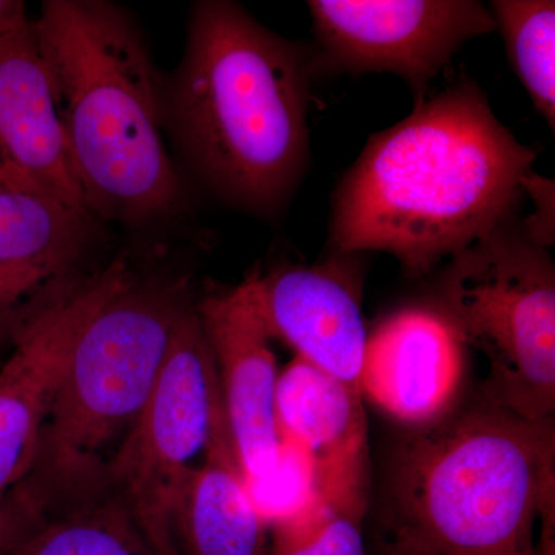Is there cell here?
<instances>
[{
    "instance_id": "cell-23",
    "label": "cell",
    "mask_w": 555,
    "mask_h": 555,
    "mask_svg": "<svg viewBox=\"0 0 555 555\" xmlns=\"http://www.w3.org/2000/svg\"><path fill=\"white\" fill-rule=\"evenodd\" d=\"M369 555H420V554L404 553V551L390 550V547L378 545V553H377V551H375V553H372Z\"/></svg>"
},
{
    "instance_id": "cell-5",
    "label": "cell",
    "mask_w": 555,
    "mask_h": 555,
    "mask_svg": "<svg viewBox=\"0 0 555 555\" xmlns=\"http://www.w3.org/2000/svg\"><path fill=\"white\" fill-rule=\"evenodd\" d=\"M189 306L182 284L139 280L131 269L109 292L69 349L28 485L46 496L100 488L158 383Z\"/></svg>"
},
{
    "instance_id": "cell-17",
    "label": "cell",
    "mask_w": 555,
    "mask_h": 555,
    "mask_svg": "<svg viewBox=\"0 0 555 555\" xmlns=\"http://www.w3.org/2000/svg\"><path fill=\"white\" fill-rule=\"evenodd\" d=\"M42 502L38 520L10 555H166L101 486Z\"/></svg>"
},
{
    "instance_id": "cell-20",
    "label": "cell",
    "mask_w": 555,
    "mask_h": 555,
    "mask_svg": "<svg viewBox=\"0 0 555 555\" xmlns=\"http://www.w3.org/2000/svg\"><path fill=\"white\" fill-rule=\"evenodd\" d=\"M246 481L269 531L295 524L323 500L309 456L284 440L275 466L264 476Z\"/></svg>"
},
{
    "instance_id": "cell-9",
    "label": "cell",
    "mask_w": 555,
    "mask_h": 555,
    "mask_svg": "<svg viewBox=\"0 0 555 555\" xmlns=\"http://www.w3.org/2000/svg\"><path fill=\"white\" fill-rule=\"evenodd\" d=\"M102 222L0 170V341L96 275Z\"/></svg>"
},
{
    "instance_id": "cell-7",
    "label": "cell",
    "mask_w": 555,
    "mask_h": 555,
    "mask_svg": "<svg viewBox=\"0 0 555 555\" xmlns=\"http://www.w3.org/2000/svg\"><path fill=\"white\" fill-rule=\"evenodd\" d=\"M225 411L196 305L179 317L158 383L102 476L101 488L160 553L178 555L173 520L185 481Z\"/></svg>"
},
{
    "instance_id": "cell-21",
    "label": "cell",
    "mask_w": 555,
    "mask_h": 555,
    "mask_svg": "<svg viewBox=\"0 0 555 555\" xmlns=\"http://www.w3.org/2000/svg\"><path fill=\"white\" fill-rule=\"evenodd\" d=\"M42 506V496L27 483L0 499V555H10L38 520Z\"/></svg>"
},
{
    "instance_id": "cell-19",
    "label": "cell",
    "mask_w": 555,
    "mask_h": 555,
    "mask_svg": "<svg viewBox=\"0 0 555 555\" xmlns=\"http://www.w3.org/2000/svg\"><path fill=\"white\" fill-rule=\"evenodd\" d=\"M367 500L321 502L295 524L275 529L268 555H369L364 540Z\"/></svg>"
},
{
    "instance_id": "cell-1",
    "label": "cell",
    "mask_w": 555,
    "mask_h": 555,
    "mask_svg": "<svg viewBox=\"0 0 555 555\" xmlns=\"http://www.w3.org/2000/svg\"><path fill=\"white\" fill-rule=\"evenodd\" d=\"M535 156L473 80H456L372 134L335 193L331 246L425 275L513 219Z\"/></svg>"
},
{
    "instance_id": "cell-15",
    "label": "cell",
    "mask_w": 555,
    "mask_h": 555,
    "mask_svg": "<svg viewBox=\"0 0 555 555\" xmlns=\"http://www.w3.org/2000/svg\"><path fill=\"white\" fill-rule=\"evenodd\" d=\"M463 346L430 309H404L369 337L361 393L408 427L434 422L462 398Z\"/></svg>"
},
{
    "instance_id": "cell-18",
    "label": "cell",
    "mask_w": 555,
    "mask_h": 555,
    "mask_svg": "<svg viewBox=\"0 0 555 555\" xmlns=\"http://www.w3.org/2000/svg\"><path fill=\"white\" fill-rule=\"evenodd\" d=\"M491 14L511 65L551 129L555 124V3L495 0Z\"/></svg>"
},
{
    "instance_id": "cell-14",
    "label": "cell",
    "mask_w": 555,
    "mask_h": 555,
    "mask_svg": "<svg viewBox=\"0 0 555 555\" xmlns=\"http://www.w3.org/2000/svg\"><path fill=\"white\" fill-rule=\"evenodd\" d=\"M275 415L281 440L312 462L324 502L367 500V425L360 390L295 357L278 377Z\"/></svg>"
},
{
    "instance_id": "cell-22",
    "label": "cell",
    "mask_w": 555,
    "mask_h": 555,
    "mask_svg": "<svg viewBox=\"0 0 555 555\" xmlns=\"http://www.w3.org/2000/svg\"><path fill=\"white\" fill-rule=\"evenodd\" d=\"M30 21L27 7L20 0H0V38L14 28L27 24Z\"/></svg>"
},
{
    "instance_id": "cell-13",
    "label": "cell",
    "mask_w": 555,
    "mask_h": 555,
    "mask_svg": "<svg viewBox=\"0 0 555 555\" xmlns=\"http://www.w3.org/2000/svg\"><path fill=\"white\" fill-rule=\"evenodd\" d=\"M0 166L39 192L90 211L31 20L0 38Z\"/></svg>"
},
{
    "instance_id": "cell-2",
    "label": "cell",
    "mask_w": 555,
    "mask_h": 555,
    "mask_svg": "<svg viewBox=\"0 0 555 555\" xmlns=\"http://www.w3.org/2000/svg\"><path fill=\"white\" fill-rule=\"evenodd\" d=\"M312 62L238 3L190 14L178 68L164 82V126L217 192L255 214L286 206L309 158Z\"/></svg>"
},
{
    "instance_id": "cell-6",
    "label": "cell",
    "mask_w": 555,
    "mask_h": 555,
    "mask_svg": "<svg viewBox=\"0 0 555 555\" xmlns=\"http://www.w3.org/2000/svg\"><path fill=\"white\" fill-rule=\"evenodd\" d=\"M430 310L488 375L477 392L529 422L554 418L555 269L547 248L511 219L454 257Z\"/></svg>"
},
{
    "instance_id": "cell-3",
    "label": "cell",
    "mask_w": 555,
    "mask_h": 555,
    "mask_svg": "<svg viewBox=\"0 0 555 555\" xmlns=\"http://www.w3.org/2000/svg\"><path fill=\"white\" fill-rule=\"evenodd\" d=\"M554 418L529 422L476 393L408 427L387 460L379 546L420 555H540L554 516Z\"/></svg>"
},
{
    "instance_id": "cell-24",
    "label": "cell",
    "mask_w": 555,
    "mask_h": 555,
    "mask_svg": "<svg viewBox=\"0 0 555 555\" xmlns=\"http://www.w3.org/2000/svg\"><path fill=\"white\" fill-rule=\"evenodd\" d=\"M3 341H0V345H2Z\"/></svg>"
},
{
    "instance_id": "cell-4",
    "label": "cell",
    "mask_w": 555,
    "mask_h": 555,
    "mask_svg": "<svg viewBox=\"0 0 555 555\" xmlns=\"http://www.w3.org/2000/svg\"><path fill=\"white\" fill-rule=\"evenodd\" d=\"M33 30L90 214L133 228L181 215L189 199L164 144L163 80L137 22L102 0H47Z\"/></svg>"
},
{
    "instance_id": "cell-11",
    "label": "cell",
    "mask_w": 555,
    "mask_h": 555,
    "mask_svg": "<svg viewBox=\"0 0 555 555\" xmlns=\"http://www.w3.org/2000/svg\"><path fill=\"white\" fill-rule=\"evenodd\" d=\"M247 278L272 338L361 392L369 335L353 254L317 266L254 270Z\"/></svg>"
},
{
    "instance_id": "cell-12",
    "label": "cell",
    "mask_w": 555,
    "mask_h": 555,
    "mask_svg": "<svg viewBox=\"0 0 555 555\" xmlns=\"http://www.w3.org/2000/svg\"><path fill=\"white\" fill-rule=\"evenodd\" d=\"M217 366L233 449L246 480L268 474L280 455L275 415L280 372L248 278L229 291L210 292L196 305Z\"/></svg>"
},
{
    "instance_id": "cell-16",
    "label": "cell",
    "mask_w": 555,
    "mask_h": 555,
    "mask_svg": "<svg viewBox=\"0 0 555 555\" xmlns=\"http://www.w3.org/2000/svg\"><path fill=\"white\" fill-rule=\"evenodd\" d=\"M269 532L248 492L224 420L179 495L173 520L177 553L268 555Z\"/></svg>"
},
{
    "instance_id": "cell-10",
    "label": "cell",
    "mask_w": 555,
    "mask_h": 555,
    "mask_svg": "<svg viewBox=\"0 0 555 555\" xmlns=\"http://www.w3.org/2000/svg\"><path fill=\"white\" fill-rule=\"evenodd\" d=\"M129 270L126 261L116 259L11 338L13 350L0 366V499L35 470L73 341Z\"/></svg>"
},
{
    "instance_id": "cell-8",
    "label": "cell",
    "mask_w": 555,
    "mask_h": 555,
    "mask_svg": "<svg viewBox=\"0 0 555 555\" xmlns=\"http://www.w3.org/2000/svg\"><path fill=\"white\" fill-rule=\"evenodd\" d=\"M318 64L341 73H392L415 104L456 51L495 30L474 0H315L309 2Z\"/></svg>"
}]
</instances>
